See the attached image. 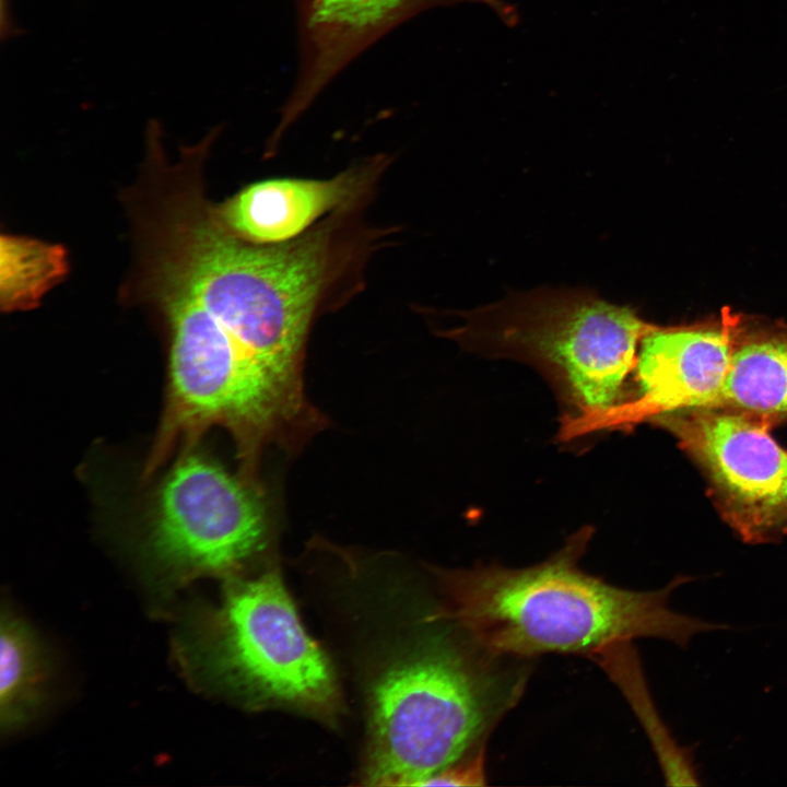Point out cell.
Returning <instances> with one entry per match:
<instances>
[{"label":"cell","mask_w":787,"mask_h":787,"mask_svg":"<svg viewBox=\"0 0 787 787\" xmlns=\"http://www.w3.org/2000/svg\"><path fill=\"white\" fill-rule=\"evenodd\" d=\"M298 68L280 110L278 141L350 63L431 8L466 0H294Z\"/></svg>","instance_id":"10"},{"label":"cell","mask_w":787,"mask_h":787,"mask_svg":"<svg viewBox=\"0 0 787 787\" xmlns=\"http://www.w3.org/2000/svg\"><path fill=\"white\" fill-rule=\"evenodd\" d=\"M459 316L445 337L483 356L530 364L548 379L566 406L565 441L631 397L638 344L655 328L631 306L583 287L514 293Z\"/></svg>","instance_id":"3"},{"label":"cell","mask_w":787,"mask_h":787,"mask_svg":"<svg viewBox=\"0 0 787 787\" xmlns=\"http://www.w3.org/2000/svg\"><path fill=\"white\" fill-rule=\"evenodd\" d=\"M591 656L619 685L633 707L651 743L666 785H701L693 750L681 745L660 717L631 642L613 644Z\"/></svg>","instance_id":"13"},{"label":"cell","mask_w":787,"mask_h":787,"mask_svg":"<svg viewBox=\"0 0 787 787\" xmlns=\"http://www.w3.org/2000/svg\"><path fill=\"white\" fill-rule=\"evenodd\" d=\"M212 626L209 657L219 672L272 700L331 708L337 694L331 667L277 571L232 583Z\"/></svg>","instance_id":"6"},{"label":"cell","mask_w":787,"mask_h":787,"mask_svg":"<svg viewBox=\"0 0 787 787\" xmlns=\"http://www.w3.org/2000/svg\"><path fill=\"white\" fill-rule=\"evenodd\" d=\"M735 341V331L727 322L655 326L641 341L630 399L597 418L587 433L627 428L676 411L713 407L726 379Z\"/></svg>","instance_id":"9"},{"label":"cell","mask_w":787,"mask_h":787,"mask_svg":"<svg viewBox=\"0 0 787 787\" xmlns=\"http://www.w3.org/2000/svg\"><path fill=\"white\" fill-rule=\"evenodd\" d=\"M190 173L164 189L146 221L151 281L199 302L282 385L297 395L309 326L334 269L336 224L280 244L230 233Z\"/></svg>","instance_id":"1"},{"label":"cell","mask_w":787,"mask_h":787,"mask_svg":"<svg viewBox=\"0 0 787 787\" xmlns=\"http://www.w3.org/2000/svg\"><path fill=\"white\" fill-rule=\"evenodd\" d=\"M485 747L484 744L471 751L463 761H456L451 765L430 777L422 786H484Z\"/></svg>","instance_id":"16"},{"label":"cell","mask_w":787,"mask_h":787,"mask_svg":"<svg viewBox=\"0 0 787 787\" xmlns=\"http://www.w3.org/2000/svg\"><path fill=\"white\" fill-rule=\"evenodd\" d=\"M0 654L1 724L13 728L37 701L42 660L32 633L11 618L1 622Z\"/></svg>","instance_id":"15"},{"label":"cell","mask_w":787,"mask_h":787,"mask_svg":"<svg viewBox=\"0 0 787 787\" xmlns=\"http://www.w3.org/2000/svg\"><path fill=\"white\" fill-rule=\"evenodd\" d=\"M591 535L584 527L549 559L528 567L436 569L443 600L427 620L451 622L479 648L505 658L591 656L647 637L685 648L694 635L727 627L669 607L670 595L692 580L686 576L637 591L584 572L578 563Z\"/></svg>","instance_id":"2"},{"label":"cell","mask_w":787,"mask_h":787,"mask_svg":"<svg viewBox=\"0 0 787 787\" xmlns=\"http://www.w3.org/2000/svg\"><path fill=\"white\" fill-rule=\"evenodd\" d=\"M68 272V252L62 245L21 235H1L0 306L3 312L38 306Z\"/></svg>","instance_id":"14"},{"label":"cell","mask_w":787,"mask_h":787,"mask_svg":"<svg viewBox=\"0 0 787 787\" xmlns=\"http://www.w3.org/2000/svg\"><path fill=\"white\" fill-rule=\"evenodd\" d=\"M266 514L254 484L187 450L156 500L152 545L183 574H228L262 545Z\"/></svg>","instance_id":"8"},{"label":"cell","mask_w":787,"mask_h":787,"mask_svg":"<svg viewBox=\"0 0 787 787\" xmlns=\"http://www.w3.org/2000/svg\"><path fill=\"white\" fill-rule=\"evenodd\" d=\"M768 426L787 420V332L737 339L715 404Z\"/></svg>","instance_id":"12"},{"label":"cell","mask_w":787,"mask_h":787,"mask_svg":"<svg viewBox=\"0 0 787 787\" xmlns=\"http://www.w3.org/2000/svg\"><path fill=\"white\" fill-rule=\"evenodd\" d=\"M469 641L434 646L389 669L372 697L365 780L372 786H422L484 744L517 702L524 671Z\"/></svg>","instance_id":"4"},{"label":"cell","mask_w":787,"mask_h":787,"mask_svg":"<svg viewBox=\"0 0 787 787\" xmlns=\"http://www.w3.org/2000/svg\"><path fill=\"white\" fill-rule=\"evenodd\" d=\"M701 467L728 525L748 543L787 535V449L744 413L694 408L653 420Z\"/></svg>","instance_id":"7"},{"label":"cell","mask_w":787,"mask_h":787,"mask_svg":"<svg viewBox=\"0 0 787 787\" xmlns=\"http://www.w3.org/2000/svg\"><path fill=\"white\" fill-rule=\"evenodd\" d=\"M149 287L171 328L168 393L149 477L184 444L187 450L209 427L233 436L243 479L254 484L262 448L291 427L316 420L304 396L282 385L199 302L165 283Z\"/></svg>","instance_id":"5"},{"label":"cell","mask_w":787,"mask_h":787,"mask_svg":"<svg viewBox=\"0 0 787 787\" xmlns=\"http://www.w3.org/2000/svg\"><path fill=\"white\" fill-rule=\"evenodd\" d=\"M380 161L351 167L331 178H273L250 184L213 211L233 235L254 244L296 239L320 218L349 210L376 183Z\"/></svg>","instance_id":"11"}]
</instances>
